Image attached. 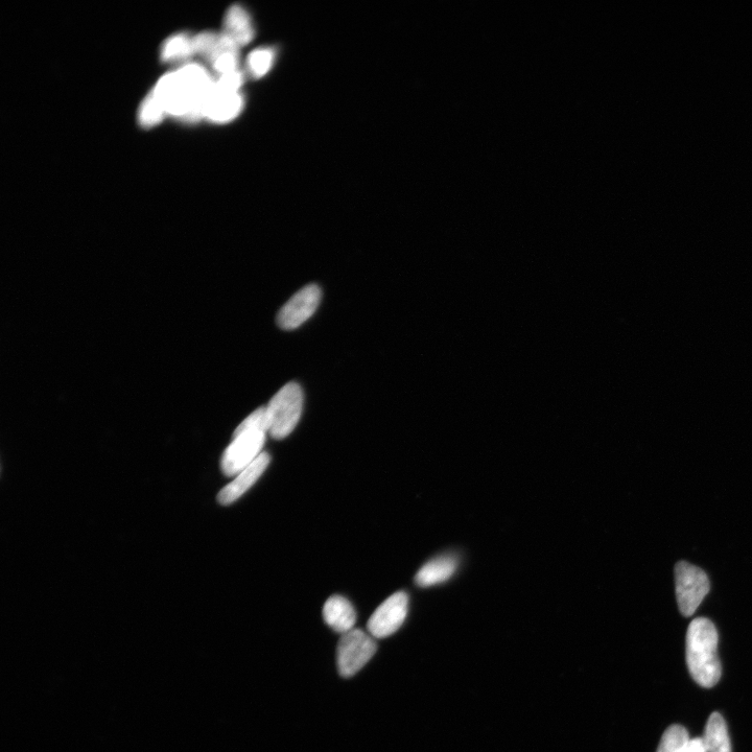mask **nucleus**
Listing matches in <instances>:
<instances>
[{
	"label": "nucleus",
	"mask_w": 752,
	"mask_h": 752,
	"mask_svg": "<svg viewBox=\"0 0 752 752\" xmlns=\"http://www.w3.org/2000/svg\"><path fill=\"white\" fill-rule=\"evenodd\" d=\"M718 632L707 618L693 620L687 632L686 656L690 674L703 688H713L721 677Z\"/></svg>",
	"instance_id": "1"
},
{
	"label": "nucleus",
	"mask_w": 752,
	"mask_h": 752,
	"mask_svg": "<svg viewBox=\"0 0 752 752\" xmlns=\"http://www.w3.org/2000/svg\"><path fill=\"white\" fill-rule=\"evenodd\" d=\"M269 423L266 407L255 410L234 431L232 441L221 459L226 477H235L264 452Z\"/></svg>",
	"instance_id": "2"
},
{
	"label": "nucleus",
	"mask_w": 752,
	"mask_h": 752,
	"mask_svg": "<svg viewBox=\"0 0 752 752\" xmlns=\"http://www.w3.org/2000/svg\"><path fill=\"white\" fill-rule=\"evenodd\" d=\"M303 391L296 383L282 387L266 407L269 435L276 440L285 439L297 427L303 409Z\"/></svg>",
	"instance_id": "3"
},
{
	"label": "nucleus",
	"mask_w": 752,
	"mask_h": 752,
	"mask_svg": "<svg viewBox=\"0 0 752 752\" xmlns=\"http://www.w3.org/2000/svg\"><path fill=\"white\" fill-rule=\"evenodd\" d=\"M710 580L707 574L686 561L675 567L676 599L681 615L692 617L710 592Z\"/></svg>",
	"instance_id": "4"
},
{
	"label": "nucleus",
	"mask_w": 752,
	"mask_h": 752,
	"mask_svg": "<svg viewBox=\"0 0 752 752\" xmlns=\"http://www.w3.org/2000/svg\"><path fill=\"white\" fill-rule=\"evenodd\" d=\"M373 637L360 629L342 634L337 648V665L342 677L356 675L371 660L376 652Z\"/></svg>",
	"instance_id": "5"
},
{
	"label": "nucleus",
	"mask_w": 752,
	"mask_h": 752,
	"mask_svg": "<svg viewBox=\"0 0 752 752\" xmlns=\"http://www.w3.org/2000/svg\"><path fill=\"white\" fill-rule=\"evenodd\" d=\"M409 611V597L405 592H397L376 609L368 621L370 636L385 639L392 636L405 623Z\"/></svg>",
	"instance_id": "6"
},
{
	"label": "nucleus",
	"mask_w": 752,
	"mask_h": 752,
	"mask_svg": "<svg viewBox=\"0 0 752 752\" xmlns=\"http://www.w3.org/2000/svg\"><path fill=\"white\" fill-rule=\"evenodd\" d=\"M322 298L317 285H309L297 292L282 308L277 317L279 327L293 331L307 322L317 311Z\"/></svg>",
	"instance_id": "7"
},
{
	"label": "nucleus",
	"mask_w": 752,
	"mask_h": 752,
	"mask_svg": "<svg viewBox=\"0 0 752 752\" xmlns=\"http://www.w3.org/2000/svg\"><path fill=\"white\" fill-rule=\"evenodd\" d=\"M244 108L240 92L222 91L215 84L205 105L204 119L214 124H227L237 119Z\"/></svg>",
	"instance_id": "8"
},
{
	"label": "nucleus",
	"mask_w": 752,
	"mask_h": 752,
	"mask_svg": "<svg viewBox=\"0 0 752 752\" xmlns=\"http://www.w3.org/2000/svg\"><path fill=\"white\" fill-rule=\"evenodd\" d=\"M271 462V457L264 452L252 464L235 476L234 480L225 486L218 495V502L222 506H229L237 502L263 476Z\"/></svg>",
	"instance_id": "9"
},
{
	"label": "nucleus",
	"mask_w": 752,
	"mask_h": 752,
	"mask_svg": "<svg viewBox=\"0 0 752 752\" xmlns=\"http://www.w3.org/2000/svg\"><path fill=\"white\" fill-rule=\"evenodd\" d=\"M325 623L338 633L345 634L354 629L357 614L354 606L341 596L329 598L323 607Z\"/></svg>",
	"instance_id": "10"
},
{
	"label": "nucleus",
	"mask_w": 752,
	"mask_h": 752,
	"mask_svg": "<svg viewBox=\"0 0 752 752\" xmlns=\"http://www.w3.org/2000/svg\"><path fill=\"white\" fill-rule=\"evenodd\" d=\"M458 561L454 556L437 557L423 566L415 577L420 587H429L448 581L456 572Z\"/></svg>",
	"instance_id": "11"
},
{
	"label": "nucleus",
	"mask_w": 752,
	"mask_h": 752,
	"mask_svg": "<svg viewBox=\"0 0 752 752\" xmlns=\"http://www.w3.org/2000/svg\"><path fill=\"white\" fill-rule=\"evenodd\" d=\"M223 32L241 47L252 41L255 32L251 16L243 6L234 5L228 9L225 15Z\"/></svg>",
	"instance_id": "12"
},
{
	"label": "nucleus",
	"mask_w": 752,
	"mask_h": 752,
	"mask_svg": "<svg viewBox=\"0 0 752 752\" xmlns=\"http://www.w3.org/2000/svg\"><path fill=\"white\" fill-rule=\"evenodd\" d=\"M196 55L194 36L175 34L161 46L160 59L166 63H188Z\"/></svg>",
	"instance_id": "13"
},
{
	"label": "nucleus",
	"mask_w": 752,
	"mask_h": 752,
	"mask_svg": "<svg viewBox=\"0 0 752 752\" xmlns=\"http://www.w3.org/2000/svg\"><path fill=\"white\" fill-rule=\"evenodd\" d=\"M702 741L707 752H732L726 723L719 713L710 716Z\"/></svg>",
	"instance_id": "14"
},
{
	"label": "nucleus",
	"mask_w": 752,
	"mask_h": 752,
	"mask_svg": "<svg viewBox=\"0 0 752 752\" xmlns=\"http://www.w3.org/2000/svg\"><path fill=\"white\" fill-rule=\"evenodd\" d=\"M168 116L166 109L152 92L148 94L138 110V123L143 128H153Z\"/></svg>",
	"instance_id": "15"
},
{
	"label": "nucleus",
	"mask_w": 752,
	"mask_h": 752,
	"mask_svg": "<svg viewBox=\"0 0 752 752\" xmlns=\"http://www.w3.org/2000/svg\"><path fill=\"white\" fill-rule=\"evenodd\" d=\"M275 56V51L270 47H262V49L253 51L247 59L250 76L256 79L265 77L274 65Z\"/></svg>",
	"instance_id": "16"
},
{
	"label": "nucleus",
	"mask_w": 752,
	"mask_h": 752,
	"mask_svg": "<svg viewBox=\"0 0 752 752\" xmlns=\"http://www.w3.org/2000/svg\"><path fill=\"white\" fill-rule=\"evenodd\" d=\"M690 741L686 728L675 724L665 732L656 752H686Z\"/></svg>",
	"instance_id": "17"
},
{
	"label": "nucleus",
	"mask_w": 752,
	"mask_h": 752,
	"mask_svg": "<svg viewBox=\"0 0 752 752\" xmlns=\"http://www.w3.org/2000/svg\"><path fill=\"white\" fill-rule=\"evenodd\" d=\"M219 35V33L214 32H203L194 36L196 55H200L206 60H209L216 49Z\"/></svg>",
	"instance_id": "18"
},
{
	"label": "nucleus",
	"mask_w": 752,
	"mask_h": 752,
	"mask_svg": "<svg viewBox=\"0 0 752 752\" xmlns=\"http://www.w3.org/2000/svg\"><path fill=\"white\" fill-rule=\"evenodd\" d=\"M214 68L218 76L230 74L238 70L239 68V54L238 53H226L219 56L213 62L210 63Z\"/></svg>",
	"instance_id": "19"
},
{
	"label": "nucleus",
	"mask_w": 752,
	"mask_h": 752,
	"mask_svg": "<svg viewBox=\"0 0 752 752\" xmlns=\"http://www.w3.org/2000/svg\"><path fill=\"white\" fill-rule=\"evenodd\" d=\"M243 84L244 74L239 69L230 74L220 76L215 80L216 88L228 92H240Z\"/></svg>",
	"instance_id": "20"
},
{
	"label": "nucleus",
	"mask_w": 752,
	"mask_h": 752,
	"mask_svg": "<svg viewBox=\"0 0 752 752\" xmlns=\"http://www.w3.org/2000/svg\"><path fill=\"white\" fill-rule=\"evenodd\" d=\"M686 752H707V750H705L702 738L692 739L686 749Z\"/></svg>",
	"instance_id": "21"
}]
</instances>
